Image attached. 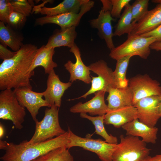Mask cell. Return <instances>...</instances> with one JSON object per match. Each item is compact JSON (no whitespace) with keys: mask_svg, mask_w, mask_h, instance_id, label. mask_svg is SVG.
Wrapping results in <instances>:
<instances>
[{"mask_svg":"<svg viewBox=\"0 0 161 161\" xmlns=\"http://www.w3.org/2000/svg\"><path fill=\"white\" fill-rule=\"evenodd\" d=\"M37 47L24 44L10 59L3 60L0 65V89H13L21 87L31 89L30 78L34 71L29 72L37 52Z\"/></svg>","mask_w":161,"mask_h":161,"instance_id":"obj_1","label":"cell"},{"mask_svg":"<svg viewBox=\"0 0 161 161\" xmlns=\"http://www.w3.org/2000/svg\"><path fill=\"white\" fill-rule=\"evenodd\" d=\"M68 131L64 134L46 141L29 144L27 140L18 144L0 140V148L4 154L0 157L2 161H31L55 148L66 146L69 142Z\"/></svg>","mask_w":161,"mask_h":161,"instance_id":"obj_2","label":"cell"},{"mask_svg":"<svg viewBox=\"0 0 161 161\" xmlns=\"http://www.w3.org/2000/svg\"><path fill=\"white\" fill-rule=\"evenodd\" d=\"M59 108L55 105L47 107L42 119L35 122V132L29 144L38 143L46 141L65 133L61 127L59 120Z\"/></svg>","mask_w":161,"mask_h":161,"instance_id":"obj_3","label":"cell"},{"mask_svg":"<svg viewBox=\"0 0 161 161\" xmlns=\"http://www.w3.org/2000/svg\"><path fill=\"white\" fill-rule=\"evenodd\" d=\"M120 138L112 161H142L149 155L151 149L139 137L121 134Z\"/></svg>","mask_w":161,"mask_h":161,"instance_id":"obj_4","label":"cell"},{"mask_svg":"<svg viewBox=\"0 0 161 161\" xmlns=\"http://www.w3.org/2000/svg\"><path fill=\"white\" fill-rule=\"evenodd\" d=\"M156 41L153 37H146L141 35L127 36L123 43L110 50L109 57L116 61L127 56L137 55L146 59L151 53L150 45Z\"/></svg>","mask_w":161,"mask_h":161,"instance_id":"obj_5","label":"cell"},{"mask_svg":"<svg viewBox=\"0 0 161 161\" xmlns=\"http://www.w3.org/2000/svg\"><path fill=\"white\" fill-rule=\"evenodd\" d=\"M69 142L66 145L69 149L75 146L95 153L102 161H112L113 153L117 144L110 143L100 139H93L86 136L83 138L74 133L68 127Z\"/></svg>","mask_w":161,"mask_h":161,"instance_id":"obj_6","label":"cell"},{"mask_svg":"<svg viewBox=\"0 0 161 161\" xmlns=\"http://www.w3.org/2000/svg\"><path fill=\"white\" fill-rule=\"evenodd\" d=\"M26 115L25 108L19 103L12 89L0 92V118L11 121L15 128L21 130Z\"/></svg>","mask_w":161,"mask_h":161,"instance_id":"obj_7","label":"cell"},{"mask_svg":"<svg viewBox=\"0 0 161 161\" xmlns=\"http://www.w3.org/2000/svg\"><path fill=\"white\" fill-rule=\"evenodd\" d=\"M88 66L90 71L97 74V76L91 75L92 80L90 89L84 95L74 99L86 98L89 95L98 91L108 92L111 88L116 87L113 71L104 61L100 60Z\"/></svg>","mask_w":161,"mask_h":161,"instance_id":"obj_8","label":"cell"},{"mask_svg":"<svg viewBox=\"0 0 161 161\" xmlns=\"http://www.w3.org/2000/svg\"><path fill=\"white\" fill-rule=\"evenodd\" d=\"M129 86L133 95V105L141 99L153 95L161 96V86L147 74L138 75L129 80Z\"/></svg>","mask_w":161,"mask_h":161,"instance_id":"obj_9","label":"cell"},{"mask_svg":"<svg viewBox=\"0 0 161 161\" xmlns=\"http://www.w3.org/2000/svg\"><path fill=\"white\" fill-rule=\"evenodd\" d=\"M94 2L88 0L81 7L79 12L78 13H67L54 16H45L37 18L35 24L42 26L47 24H54L64 29L73 26H77L83 16L92 8Z\"/></svg>","mask_w":161,"mask_h":161,"instance_id":"obj_10","label":"cell"},{"mask_svg":"<svg viewBox=\"0 0 161 161\" xmlns=\"http://www.w3.org/2000/svg\"><path fill=\"white\" fill-rule=\"evenodd\" d=\"M13 90L20 104L27 108L35 122L38 120L36 117L41 107H51L42 98L43 92H35L26 87H20Z\"/></svg>","mask_w":161,"mask_h":161,"instance_id":"obj_11","label":"cell"},{"mask_svg":"<svg viewBox=\"0 0 161 161\" xmlns=\"http://www.w3.org/2000/svg\"><path fill=\"white\" fill-rule=\"evenodd\" d=\"M161 96L153 95L139 100L133 106L136 108L137 118L139 120L153 127L160 117L159 112V106Z\"/></svg>","mask_w":161,"mask_h":161,"instance_id":"obj_12","label":"cell"},{"mask_svg":"<svg viewBox=\"0 0 161 161\" xmlns=\"http://www.w3.org/2000/svg\"><path fill=\"white\" fill-rule=\"evenodd\" d=\"M69 81L64 83L60 80L58 75L53 70L48 74L47 81V88L43 92L45 100L52 106L55 105L58 108L61 103V98L65 91L72 85Z\"/></svg>","mask_w":161,"mask_h":161,"instance_id":"obj_13","label":"cell"},{"mask_svg":"<svg viewBox=\"0 0 161 161\" xmlns=\"http://www.w3.org/2000/svg\"><path fill=\"white\" fill-rule=\"evenodd\" d=\"M115 20L112 17L110 11H105L101 9L97 18L89 21L91 27L97 29L99 37L104 40L107 47L110 50L115 47L112 40L114 35L112 25V21Z\"/></svg>","mask_w":161,"mask_h":161,"instance_id":"obj_14","label":"cell"},{"mask_svg":"<svg viewBox=\"0 0 161 161\" xmlns=\"http://www.w3.org/2000/svg\"><path fill=\"white\" fill-rule=\"evenodd\" d=\"M69 51L74 54L76 58L75 63L69 60L64 65L65 69L70 74L69 81L72 83L78 80L86 84L90 83L92 80L90 70L83 62L79 48L75 44L70 48Z\"/></svg>","mask_w":161,"mask_h":161,"instance_id":"obj_15","label":"cell"},{"mask_svg":"<svg viewBox=\"0 0 161 161\" xmlns=\"http://www.w3.org/2000/svg\"><path fill=\"white\" fill-rule=\"evenodd\" d=\"M106 92L100 91L94 93V96L90 100L83 103L80 102L71 107L70 112L88 113L91 116L105 115L109 110L106 104L104 96Z\"/></svg>","mask_w":161,"mask_h":161,"instance_id":"obj_16","label":"cell"},{"mask_svg":"<svg viewBox=\"0 0 161 161\" xmlns=\"http://www.w3.org/2000/svg\"><path fill=\"white\" fill-rule=\"evenodd\" d=\"M126 135L141 137L146 143L155 144L157 139L158 129L151 127L140 122L137 118L121 127Z\"/></svg>","mask_w":161,"mask_h":161,"instance_id":"obj_17","label":"cell"},{"mask_svg":"<svg viewBox=\"0 0 161 161\" xmlns=\"http://www.w3.org/2000/svg\"><path fill=\"white\" fill-rule=\"evenodd\" d=\"M137 118L136 108L132 105L115 110H110L105 115L104 124L112 125L119 128L125 124Z\"/></svg>","mask_w":161,"mask_h":161,"instance_id":"obj_18","label":"cell"},{"mask_svg":"<svg viewBox=\"0 0 161 161\" xmlns=\"http://www.w3.org/2000/svg\"><path fill=\"white\" fill-rule=\"evenodd\" d=\"M161 25V2L148 10L144 16L136 23L130 34L128 36L141 35L152 31Z\"/></svg>","mask_w":161,"mask_h":161,"instance_id":"obj_19","label":"cell"},{"mask_svg":"<svg viewBox=\"0 0 161 161\" xmlns=\"http://www.w3.org/2000/svg\"><path fill=\"white\" fill-rule=\"evenodd\" d=\"M108 92L106 100L109 109L115 110L133 105V94L129 86L124 88H112Z\"/></svg>","mask_w":161,"mask_h":161,"instance_id":"obj_20","label":"cell"},{"mask_svg":"<svg viewBox=\"0 0 161 161\" xmlns=\"http://www.w3.org/2000/svg\"><path fill=\"white\" fill-rule=\"evenodd\" d=\"M76 27L73 26L56 31L49 38L45 46L53 48L64 46L70 48L75 44V39L77 36Z\"/></svg>","mask_w":161,"mask_h":161,"instance_id":"obj_21","label":"cell"},{"mask_svg":"<svg viewBox=\"0 0 161 161\" xmlns=\"http://www.w3.org/2000/svg\"><path fill=\"white\" fill-rule=\"evenodd\" d=\"M55 52V48L46 47L45 45L38 48L29 72H34L36 67L41 66L44 68L45 74H49L58 66L57 64L52 60Z\"/></svg>","mask_w":161,"mask_h":161,"instance_id":"obj_22","label":"cell"},{"mask_svg":"<svg viewBox=\"0 0 161 161\" xmlns=\"http://www.w3.org/2000/svg\"><path fill=\"white\" fill-rule=\"evenodd\" d=\"M88 0H64L52 7L43 6L37 11L42 15L52 16L67 13H78L81 7Z\"/></svg>","mask_w":161,"mask_h":161,"instance_id":"obj_23","label":"cell"},{"mask_svg":"<svg viewBox=\"0 0 161 161\" xmlns=\"http://www.w3.org/2000/svg\"><path fill=\"white\" fill-rule=\"evenodd\" d=\"M23 36L18 31L0 21V42L5 47L8 46L12 50L18 51L24 44Z\"/></svg>","mask_w":161,"mask_h":161,"instance_id":"obj_24","label":"cell"},{"mask_svg":"<svg viewBox=\"0 0 161 161\" xmlns=\"http://www.w3.org/2000/svg\"><path fill=\"white\" fill-rule=\"evenodd\" d=\"M136 23L132 21L131 5L128 4L125 7L124 11L115 26L114 35L120 36L125 34L129 35Z\"/></svg>","mask_w":161,"mask_h":161,"instance_id":"obj_25","label":"cell"},{"mask_svg":"<svg viewBox=\"0 0 161 161\" xmlns=\"http://www.w3.org/2000/svg\"><path fill=\"white\" fill-rule=\"evenodd\" d=\"M131 57L125 56L117 61L115 69L113 71L117 88H124L129 86V80L126 78V73Z\"/></svg>","mask_w":161,"mask_h":161,"instance_id":"obj_26","label":"cell"},{"mask_svg":"<svg viewBox=\"0 0 161 161\" xmlns=\"http://www.w3.org/2000/svg\"><path fill=\"white\" fill-rule=\"evenodd\" d=\"M104 115L93 117L89 116L85 113L80 114L81 117L87 119L92 123L95 127L96 134L103 137L106 142L111 144H117V138L111 134H109L105 129L104 125Z\"/></svg>","mask_w":161,"mask_h":161,"instance_id":"obj_27","label":"cell"},{"mask_svg":"<svg viewBox=\"0 0 161 161\" xmlns=\"http://www.w3.org/2000/svg\"><path fill=\"white\" fill-rule=\"evenodd\" d=\"M66 146L53 149L31 161H74Z\"/></svg>","mask_w":161,"mask_h":161,"instance_id":"obj_28","label":"cell"},{"mask_svg":"<svg viewBox=\"0 0 161 161\" xmlns=\"http://www.w3.org/2000/svg\"><path fill=\"white\" fill-rule=\"evenodd\" d=\"M148 0H136L131 5L132 21L137 22L148 11Z\"/></svg>","mask_w":161,"mask_h":161,"instance_id":"obj_29","label":"cell"},{"mask_svg":"<svg viewBox=\"0 0 161 161\" xmlns=\"http://www.w3.org/2000/svg\"><path fill=\"white\" fill-rule=\"evenodd\" d=\"M13 11L29 16L32 10V2L27 0H9Z\"/></svg>","mask_w":161,"mask_h":161,"instance_id":"obj_30","label":"cell"},{"mask_svg":"<svg viewBox=\"0 0 161 161\" xmlns=\"http://www.w3.org/2000/svg\"><path fill=\"white\" fill-rule=\"evenodd\" d=\"M26 20V16L19 13L13 11L9 16L7 24L13 29L18 31L23 27Z\"/></svg>","mask_w":161,"mask_h":161,"instance_id":"obj_31","label":"cell"},{"mask_svg":"<svg viewBox=\"0 0 161 161\" xmlns=\"http://www.w3.org/2000/svg\"><path fill=\"white\" fill-rule=\"evenodd\" d=\"M13 11L9 0H0V20L6 25L7 24L8 18Z\"/></svg>","mask_w":161,"mask_h":161,"instance_id":"obj_32","label":"cell"},{"mask_svg":"<svg viewBox=\"0 0 161 161\" xmlns=\"http://www.w3.org/2000/svg\"><path fill=\"white\" fill-rule=\"evenodd\" d=\"M131 0H111L112 7L111 15L112 17L120 18L121 12L124 7L129 4Z\"/></svg>","mask_w":161,"mask_h":161,"instance_id":"obj_33","label":"cell"},{"mask_svg":"<svg viewBox=\"0 0 161 161\" xmlns=\"http://www.w3.org/2000/svg\"><path fill=\"white\" fill-rule=\"evenodd\" d=\"M16 52H13L1 44H0V58L3 60H7L13 57Z\"/></svg>","mask_w":161,"mask_h":161,"instance_id":"obj_34","label":"cell"},{"mask_svg":"<svg viewBox=\"0 0 161 161\" xmlns=\"http://www.w3.org/2000/svg\"><path fill=\"white\" fill-rule=\"evenodd\" d=\"M141 35L146 37H154L156 42H161V25L153 30Z\"/></svg>","mask_w":161,"mask_h":161,"instance_id":"obj_35","label":"cell"},{"mask_svg":"<svg viewBox=\"0 0 161 161\" xmlns=\"http://www.w3.org/2000/svg\"><path fill=\"white\" fill-rule=\"evenodd\" d=\"M101 1L103 4L102 9L105 11H111L112 5L111 0H101Z\"/></svg>","mask_w":161,"mask_h":161,"instance_id":"obj_36","label":"cell"},{"mask_svg":"<svg viewBox=\"0 0 161 161\" xmlns=\"http://www.w3.org/2000/svg\"><path fill=\"white\" fill-rule=\"evenodd\" d=\"M142 161H161V154L156 155L153 157L149 155Z\"/></svg>","mask_w":161,"mask_h":161,"instance_id":"obj_37","label":"cell"},{"mask_svg":"<svg viewBox=\"0 0 161 161\" xmlns=\"http://www.w3.org/2000/svg\"><path fill=\"white\" fill-rule=\"evenodd\" d=\"M151 49L157 51H161V42L155 41L150 46Z\"/></svg>","mask_w":161,"mask_h":161,"instance_id":"obj_38","label":"cell"},{"mask_svg":"<svg viewBox=\"0 0 161 161\" xmlns=\"http://www.w3.org/2000/svg\"><path fill=\"white\" fill-rule=\"evenodd\" d=\"M4 129L2 125L0 124V138L1 139L4 136Z\"/></svg>","mask_w":161,"mask_h":161,"instance_id":"obj_39","label":"cell"},{"mask_svg":"<svg viewBox=\"0 0 161 161\" xmlns=\"http://www.w3.org/2000/svg\"><path fill=\"white\" fill-rule=\"evenodd\" d=\"M159 112L160 117H161V96L160 100L159 106Z\"/></svg>","mask_w":161,"mask_h":161,"instance_id":"obj_40","label":"cell"}]
</instances>
